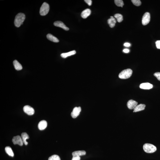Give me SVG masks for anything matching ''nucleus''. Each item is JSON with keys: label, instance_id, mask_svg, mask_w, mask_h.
<instances>
[{"label": "nucleus", "instance_id": "nucleus-28", "mask_svg": "<svg viewBox=\"0 0 160 160\" xmlns=\"http://www.w3.org/2000/svg\"><path fill=\"white\" fill-rule=\"evenodd\" d=\"M84 1L89 6H91L92 5V1L91 0H85Z\"/></svg>", "mask_w": 160, "mask_h": 160}, {"label": "nucleus", "instance_id": "nucleus-26", "mask_svg": "<svg viewBox=\"0 0 160 160\" xmlns=\"http://www.w3.org/2000/svg\"><path fill=\"white\" fill-rule=\"evenodd\" d=\"M154 75L160 81V72H156L154 74Z\"/></svg>", "mask_w": 160, "mask_h": 160}, {"label": "nucleus", "instance_id": "nucleus-27", "mask_svg": "<svg viewBox=\"0 0 160 160\" xmlns=\"http://www.w3.org/2000/svg\"><path fill=\"white\" fill-rule=\"evenodd\" d=\"M155 43L157 48L160 49V40L157 41L155 42Z\"/></svg>", "mask_w": 160, "mask_h": 160}, {"label": "nucleus", "instance_id": "nucleus-22", "mask_svg": "<svg viewBox=\"0 0 160 160\" xmlns=\"http://www.w3.org/2000/svg\"><path fill=\"white\" fill-rule=\"evenodd\" d=\"M114 17L117 19V22L119 23L122 22L123 20L122 15L121 14H116L114 15Z\"/></svg>", "mask_w": 160, "mask_h": 160}, {"label": "nucleus", "instance_id": "nucleus-15", "mask_svg": "<svg viewBox=\"0 0 160 160\" xmlns=\"http://www.w3.org/2000/svg\"><path fill=\"white\" fill-rule=\"evenodd\" d=\"M86 152L84 151H78L74 152L72 153V155L73 157H80L81 156L85 155Z\"/></svg>", "mask_w": 160, "mask_h": 160}, {"label": "nucleus", "instance_id": "nucleus-24", "mask_svg": "<svg viewBox=\"0 0 160 160\" xmlns=\"http://www.w3.org/2000/svg\"><path fill=\"white\" fill-rule=\"evenodd\" d=\"M48 160H61V159L59 156L54 155L49 157Z\"/></svg>", "mask_w": 160, "mask_h": 160}, {"label": "nucleus", "instance_id": "nucleus-18", "mask_svg": "<svg viewBox=\"0 0 160 160\" xmlns=\"http://www.w3.org/2000/svg\"><path fill=\"white\" fill-rule=\"evenodd\" d=\"M47 37L49 40L55 42V43H58L59 42V39L57 38L51 34H47Z\"/></svg>", "mask_w": 160, "mask_h": 160}, {"label": "nucleus", "instance_id": "nucleus-7", "mask_svg": "<svg viewBox=\"0 0 160 160\" xmlns=\"http://www.w3.org/2000/svg\"><path fill=\"white\" fill-rule=\"evenodd\" d=\"M23 110L25 113L29 115L34 114V110L33 108L28 105L25 106L23 108Z\"/></svg>", "mask_w": 160, "mask_h": 160}, {"label": "nucleus", "instance_id": "nucleus-5", "mask_svg": "<svg viewBox=\"0 0 160 160\" xmlns=\"http://www.w3.org/2000/svg\"><path fill=\"white\" fill-rule=\"evenodd\" d=\"M150 15L149 12L145 13L142 17V22L143 25H146L150 22Z\"/></svg>", "mask_w": 160, "mask_h": 160}, {"label": "nucleus", "instance_id": "nucleus-23", "mask_svg": "<svg viewBox=\"0 0 160 160\" xmlns=\"http://www.w3.org/2000/svg\"><path fill=\"white\" fill-rule=\"evenodd\" d=\"M114 2L116 6L118 7H122L124 4L122 0H115Z\"/></svg>", "mask_w": 160, "mask_h": 160}, {"label": "nucleus", "instance_id": "nucleus-8", "mask_svg": "<svg viewBox=\"0 0 160 160\" xmlns=\"http://www.w3.org/2000/svg\"><path fill=\"white\" fill-rule=\"evenodd\" d=\"M81 109L80 107H75L71 114V115L73 118H75L80 114Z\"/></svg>", "mask_w": 160, "mask_h": 160}, {"label": "nucleus", "instance_id": "nucleus-9", "mask_svg": "<svg viewBox=\"0 0 160 160\" xmlns=\"http://www.w3.org/2000/svg\"><path fill=\"white\" fill-rule=\"evenodd\" d=\"M54 25L55 26L61 28L66 31H68L69 30V29L66 26L63 22L61 21H58L55 22L54 23Z\"/></svg>", "mask_w": 160, "mask_h": 160}, {"label": "nucleus", "instance_id": "nucleus-32", "mask_svg": "<svg viewBox=\"0 0 160 160\" xmlns=\"http://www.w3.org/2000/svg\"><path fill=\"white\" fill-rule=\"evenodd\" d=\"M114 18V17L113 16H111L110 17V18Z\"/></svg>", "mask_w": 160, "mask_h": 160}, {"label": "nucleus", "instance_id": "nucleus-1", "mask_svg": "<svg viewBox=\"0 0 160 160\" xmlns=\"http://www.w3.org/2000/svg\"><path fill=\"white\" fill-rule=\"evenodd\" d=\"M25 19V15L24 14L19 13L16 16L14 21V24L16 27H19L23 24Z\"/></svg>", "mask_w": 160, "mask_h": 160}, {"label": "nucleus", "instance_id": "nucleus-14", "mask_svg": "<svg viewBox=\"0 0 160 160\" xmlns=\"http://www.w3.org/2000/svg\"><path fill=\"white\" fill-rule=\"evenodd\" d=\"M146 105L144 104H141L137 105L134 109L133 112H137L144 110L145 109Z\"/></svg>", "mask_w": 160, "mask_h": 160}, {"label": "nucleus", "instance_id": "nucleus-30", "mask_svg": "<svg viewBox=\"0 0 160 160\" xmlns=\"http://www.w3.org/2000/svg\"><path fill=\"white\" fill-rule=\"evenodd\" d=\"M124 46H125V47H129L130 46V44L129 43H124Z\"/></svg>", "mask_w": 160, "mask_h": 160}, {"label": "nucleus", "instance_id": "nucleus-11", "mask_svg": "<svg viewBox=\"0 0 160 160\" xmlns=\"http://www.w3.org/2000/svg\"><path fill=\"white\" fill-rule=\"evenodd\" d=\"M47 126V123L46 120L41 121L38 124V129L40 130H43L45 129Z\"/></svg>", "mask_w": 160, "mask_h": 160}, {"label": "nucleus", "instance_id": "nucleus-6", "mask_svg": "<svg viewBox=\"0 0 160 160\" xmlns=\"http://www.w3.org/2000/svg\"><path fill=\"white\" fill-rule=\"evenodd\" d=\"M12 142L14 145H18L20 146H23V142L22 137L19 136H17L13 137Z\"/></svg>", "mask_w": 160, "mask_h": 160}, {"label": "nucleus", "instance_id": "nucleus-20", "mask_svg": "<svg viewBox=\"0 0 160 160\" xmlns=\"http://www.w3.org/2000/svg\"><path fill=\"white\" fill-rule=\"evenodd\" d=\"M107 22L108 24L109 25L110 27L112 28L114 27L116 23V20L114 18H110L108 19Z\"/></svg>", "mask_w": 160, "mask_h": 160}, {"label": "nucleus", "instance_id": "nucleus-31", "mask_svg": "<svg viewBox=\"0 0 160 160\" xmlns=\"http://www.w3.org/2000/svg\"><path fill=\"white\" fill-rule=\"evenodd\" d=\"M129 50L127 49H125L123 50V52L125 53H129Z\"/></svg>", "mask_w": 160, "mask_h": 160}, {"label": "nucleus", "instance_id": "nucleus-16", "mask_svg": "<svg viewBox=\"0 0 160 160\" xmlns=\"http://www.w3.org/2000/svg\"><path fill=\"white\" fill-rule=\"evenodd\" d=\"M21 137H22L23 143L25 144V145H27L28 144V143L26 141V140L27 139H28L29 138L28 135L26 133H23L21 134Z\"/></svg>", "mask_w": 160, "mask_h": 160}, {"label": "nucleus", "instance_id": "nucleus-19", "mask_svg": "<svg viewBox=\"0 0 160 160\" xmlns=\"http://www.w3.org/2000/svg\"><path fill=\"white\" fill-rule=\"evenodd\" d=\"M13 64L14 65L15 68L17 70H20L22 69V65L16 60H14L13 62Z\"/></svg>", "mask_w": 160, "mask_h": 160}, {"label": "nucleus", "instance_id": "nucleus-10", "mask_svg": "<svg viewBox=\"0 0 160 160\" xmlns=\"http://www.w3.org/2000/svg\"><path fill=\"white\" fill-rule=\"evenodd\" d=\"M137 101L133 100H129L127 103V107L129 109H134L137 105Z\"/></svg>", "mask_w": 160, "mask_h": 160}, {"label": "nucleus", "instance_id": "nucleus-12", "mask_svg": "<svg viewBox=\"0 0 160 160\" xmlns=\"http://www.w3.org/2000/svg\"><path fill=\"white\" fill-rule=\"evenodd\" d=\"M140 88L142 89L149 90L153 88V85L149 83H145L140 84Z\"/></svg>", "mask_w": 160, "mask_h": 160}, {"label": "nucleus", "instance_id": "nucleus-3", "mask_svg": "<svg viewBox=\"0 0 160 160\" xmlns=\"http://www.w3.org/2000/svg\"><path fill=\"white\" fill-rule=\"evenodd\" d=\"M143 148L144 151L147 153H154L157 150L156 147L151 144H145L144 145Z\"/></svg>", "mask_w": 160, "mask_h": 160}, {"label": "nucleus", "instance_id": "nucleus-21", "mask_svg": "<svg viewBox=\"0 0 160 160\" xmlns=\"http://www.w3.org/2000/svg\"><path fill=\"white\" fill-rule=\"evenodd\" d=\"M5 151L9 155L13 157L14 156V154L10 146H7L5 149Z\"/></svg>", "mask_w": 160, "mask_h": 160}, {"label": "nucleus", "instance_id": "nucleus-29", "mask_svg": "<svg viewBox=\"0 0 160 160\" xmlns=\"http://www.w3.org/2000/svg\"><path fill=\"white\" fill-rule=\"evenodd\" d=\"M80 157L75 156L73 157L72 160H80Z\"/></svg>", "mask_w": 160, "mask_h": 160}, {"label": "nucleus", "instance_id": "nucleus-2", "mask_svg": "<svg viewBox=\"0 0 160 160\" xmlns=\"http://www.w3.org/2000/svg\"><path fill=\"white\" fill-rule=\"evenodd\" d=\"M132 70L130 69L124 70L120 73L119 75V77L121 79H127L129 78L132 75Z\"/></svg>", "mask_w": 160, "mask_h": 160}, {"label": "nucleus", "instance_id": "nucleus-13", "mask_svg": "<svg viewBox=\"0 0 160 160\" xmlns=\"http://www.w3.org/2000/svg\"><path fill=\"white\" fill-rule=\"evenodd\" d=\"M91 11L89 9H87L83 10L81 14V16L83 18H86L90 15Z\"/></svg>", "mask_w": 160, "mask_h": 160}, {"label": "nucleus", "instance_id": "nucleus-4", "mask_svg": "<svg viewBox=\"0 0 160 160\" xmlns=\"http://www.w3.org/2000/svg\"><path fill=\"white\" fill-rule=\"evenodd\" d=\"M49 6L48 4L46 2H44L40 8V14L41 15H46L48 14L49 10Z\"/></svg>", "mask_w": 160, "mask_h": 160}, {"label": "nucleus", "instance_id": "nucleus-17", "mask_svg": "<svg viewBox=\"0 0 160 160\" xmlns=\"http://www.w3.org/2000/svg\"><path fill=\"white\" fill-rule=\"evenodd\" d=\"M76 53V51L74 50V51H71L68 53H62L61 54V56L62 58H66L70 56L71 55H75Z\"/></svg>", "mask_w": 160, "mask_h": 160}, {"label": "nucleus", "instance_id": "nucleus-25", "mask_svg": "<svg viewBox=\"0 0 160 160\" xmlns=\"http://www.w3.org/2000/svg\"><path fill=\"white\" fill-rule=\"evenodd\" d=\"M131 1L133 4L137 6H141V1L140 0H132Z\"/></svg>", "mask_w": 160, "mask_h": 160}]
</instances>
